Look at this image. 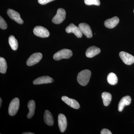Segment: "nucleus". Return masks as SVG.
Segmentation results:
<instances>
[{
    "label": "nucleus",
    "mask_w": 134,
    "mask_h": 134,
    "mask_svg": "<svg viewBox=\"0 0 134 134\" xmlns=\"http://www.w3.org/2000/svg\"><path fill=\"white\" fill-rule=\"evenodd\" d=\"M100 48L96 46L91 47L86 50V55L88 58H92L100 53Z\"/></svg>",
    "instance_id": "16"
},
{
    "label": "nucleus",
    "mask_w": 134,
    "mask_h": 134,
    "mask_svg": "<svg viewBox=\"0 0 134 134\" xmlns=\"http://www.w3.org/2000/svg\"><path fill=\"white\" fill-rule=\"evenodd\" d=\"M84 2L87 5H94L99 6L100 4L99 0H84Z\"/></svg>",
    "instance_id": "23"
},
{
    "label": "nucleus",
    "mask_w": 134,
    "mask_h": 134,
    "mask_svg": "<svg viewBox=\"0 0 134 134\" xmlns=\"http://www.w3.org/2000/svg\"><path fill=\"white\" fill-rule=\"evenodd\" d=\"M119 22V19L117 16H114L112 18L107 19L104 22V25L108 29H113L115 27Z\"/></svg>",
    "instance_id": "15"
},
{
    "label": "nucleus",
    "mask_w": 134,
    "mask_h": 134,
    "mask_svg": "<svg viewBox=\"0 0 134 134\" xmlns=\"http://www.w3.org/2000/svg\"><path fill=\"white\" fill-rule=\"evenodd\" d=\"M101 134H111L112 133L109 130L106 129H104L101 130L100 132Z\"/></svg>",
    "instance_id": "26"
},
{
    "label": "nucleus",
    "mask_w": 134,
    "mask_h": 134,
    "mask_svg": "<svg viewBox=\"0 0 134 134\" xmlns=\"http://www.w3.org/2000/svg\"><path fill=\"white\" fill-rule=\"evenodd\" d=\"M54 81L53 79L50 77L45 76L39 77L33 81L34 85H40L42 84L51 83Z\"/></svg>",
    "instance_id": "14"
},
{
    "label": "nucleus",
    "mask_w": 134,
    "mask_h": 134,
    "mask_svg": "<svg viewBox=\"0 0 134 134\" xmlns=\"http://www.w3.org/2000/svg\"><path fill=\"white\" fill-rule=\"evenodd\" d=\"M101 97L104 105L105 106H108L111 100L112 96L111 94L108 92H104L102 93Z\"/></svg>",
    "instance_id": "19"
},
{
    "label": "nucleus",
    "mask_w": 134,
    "mask_h": 134,
    "mask_svg": "<svg viewBox=\"0 0 134 134\" xmlns=\"http://www.w3.org/2000/svg\"><path fill=\"white\" fill-rule=\"evenodd\" d=\"M131 102V98L130 96H126L122 97L120 100L118 105V110L119 111H122L125 106L130 104Z\"/></svg>",
    "instance_id": "13"
},
{
    "label": "nucleus",
    "mask_w": 134,
    "mask_h": 134,
    "mask_svg": "<svg viewBox=\"0 0 134 134\" xmlns=\"http://www.w3.org/2000/svg\"><path fill=\"white\" fill-rule=\"evenodd\" d=\"M9 43L12 50H16L18 48V42L16 39L13 36H10L9 38Z\"/></svg>",
    "instance_id": "21"
},
{
    "label": "nucleus",
    "mask_w": 134,
    "mask_h": 134,
    "mask_svg": "<svg viewBox=\"0 0 134 134\" xmlns=\"http://www.w3.org/2000/svg\"><path fill=\"white\" fill-rule=\"evenodd\" d=\"M133 12H134V10H133Z\"/></svg>",
    "instance_id": "29"
},
{
    "label": "nucleus",
    "mask_w": 134,
    "mask_h": 134,
    "mask_svg": "<svg viewBox=\"0 0 134 134\" xmlns=\"http://www.w3.org/2000/svg\"><path fill=\"white\" fill-rule=\"evenodd\" d=\"M7 65L4 58H0V72L2 74H5L7 72Z\"/></svg>",
    "instance_id": "22"
},
{
    "label": "nucleus",
    "mask_w": 134,
    "mask_h": 134,
    "mask_svg": "<svg viewBox=\"0 0 134 134\" xmlns=\"http://www.w3.org/2000/svg\"><path fill=\"white\" fill-rule=\"evenodd\" d=\"M33 32L36 36L41 38L48 37L50 36L48 30L42 26H36L34 29Z\"/></svg>",
    "instance_id": "5"
},
{
    "label": "nucleus",
    "mask_w": 134,
    "mask_h": 134,
    "mask_svg": "<svg viewBox=\"0 0 134 134\" xmlns=\"http://www.w3.org/2000/svg\"><path fill=\"white\" fill-rule=\"evenodd\" d=\"M0 101H1V102H0V107H1L2 105V98H0Z\"/></svg>",
    "instance_id": "28"
},
{
    "label": "nucleus",
    "mask_w": 134,
    "mask_h": 134,
    "mask_svg": "<svg viewBox=\"0 0 134 134\" xmlns=\"http://www.w3.org/2000/svg\"><path fill=\"white\" fill-rule=\"evenodd\" d=\"M19 98H15L12 99L10 103L8 109L9 114L10 116H14L16 114L19 109Z\"/></svg>",
    "instance_id": "4"
},
{
    "label": "nucleus",
    "mask_w": 134,
    "mask_h": 134,
    "mask_svg": "<svg viewBox=\"0 0 134 134\" xmlns=\"http://www.w3.org/2000/svg\"><path fill=\"white\" fill-rule=\"evenodd\" d=\"M66 31L68 33H73L77 38L82 37L83 33L78 27L73 24H70L66 29Z\"/></svg>",
    "instance_id": "8"
},
{
    "label": "nucleus",
    "mask_w": 134,
    "mask_h": 134,
    "mask_svg": "<svg viewBox=\"0 0 134 134\" xmlns=\"http://www.w3.org/2000/svg\"><path fill=\"white\" fill-rule=\"evenodd\" d=\"M78 27L81 30L82 33L83 34L88 38H90L92 36V32L90 26L85 23L80 24Z\"/></svg>",
    "instance_id": "9"
},
{
    "label": "nucleus",
    "mask_w": 134,
    "mask_h": 134,
    "mask_svg": "<svg viewBox=\"0 0 134 134\" xmlns=\"http://www.w3.org/2000/svg\"><path fill=\"white\" fill-rule=\"evenodd\" d=\"M8 26L7 23L5 20L2 17L0 16V27L1 29L3 30H5L7 28Z\"/></svg>",
    "instance_id": "24"
},
{
    "label": "nucleus",
    "mask_w": 134,
    "mask_h": 134,
    "mask_svg": "<svg viewBox=\"0 0 134 134\" xmlns=\"http://www.w3.org/2000/svg\"><path fill=\"white\" fill-rule=\"evenodd\" d=\"M54 1V0H38V2L41 5H44Z\"/></svg>",
    "instance_id": "25"
},
{
    "label": "nucleus",
    "mask_w": 134,
    "mask_h": 134,
    "mask_svg": "<svg viewBox=\"0 0 134 134\" xmlns=\"http://www.w3.org/2000/svg\"><path fill=\"white\" fill-rule=\"evenodd\" d=\"M62 99L66 104L72 108L78 109L80 108L79 103L74 99L69 98L66 96H63Z\"/></svg>",
    "instance_id": "12"
},
{
    "label": "nucleus",
    "mask_w": 134,
    "mask_h": 134,
    "mask_svg": "<svg viewBox=\"0 0 134 134\" xmlns=\"http://www.w3.org/2000/svg\"><path fill=\"white\" fill-rule=\"evenodd\" d=\"M91 72L89 70H84L79 72L77 76V81L82 86H86L88 83L91 76Z\"/></svg>",
    "instance_id": "1"
},
{
    "label": "nucleus",
    "mask_w": 134,
    "mask_h": 134,
    "mask_svg": "<svg viewBox=\"0 0 134 134\" xmlns=\"http://www.w3.org/2000/svg\"><path fill=\"white\" fill-rule=\"evenodd\" d=\"M119 55L123 62L127 65H131L134 63V57L129 53L125 52L120 53Z\"/></svg>",
    "instance_id": "7"
},
{
    "label": "nucleus",
    "mask_w": 134,
    "mask_h": 134,
    "mask_svg": "<svg viewBox=\"0 0 134 134\" xmlns=\"http://www.w3.org/2000/svg\"><path fill=\"white\" fill-rule=\"evenodd\" d=\"M73 54L72 51L68 49H63L58 51L53 56L54 59L59 60L63 59H68L71 58Z\"/></svg>",
    "instance_id": "2"
},
{
    "label": "nucleus",
    "mask_w": 134,
    "mask_h": 134,
    "mask_svg": "<svg viewBox=\"0 0 134 134\" xmlns=\"http://www.w3.org/2000/svg\"><path fill=\"white\" fill-rule=\"evenodd\" d=\"M23 134H34V133H31V132H25V133H23Z\"/></svg>",
    "instance_id": "27"
},
{
    "label": "nucleus",
    "mask_w": 134,
    "mask_h": 134,
    "mask_svg": "<svg viewBox=\"0 0 134 134\" xmlns=\"http://www.w3.org/2000/svg\"><path fill=\"white\" fill-rule=\"evenodd\" d=\"M44 120L47 125L52 126L54 124V119L53 115L48 110H46L44 114Z\"/></svg>",
    "instance_id": "17"
},
{
    "label": "nucleus",
    "mask_w": 134,
    "mask_h": 134,
    "mask_svg": "<svg viewBox=\"0 0 134 134\" xmlns=\"http://www.w3.org/2000/svg\"><path fill=\"white\" fill-rule=\"evenodd\" d=\"M28 107L29 109V113L27 114V118L31 119L34 115L36 108V104L33 100H30L28 104Z\"/></svg>",
    "instance_id": "18"
},
{
    "label": "nucleus",
    "mask_w": 134,
    "mask_h": 134,
    "mask_svg": "<svg viewBox=\"0 0 134 134\" xmlns=\"http://www.w3.org/2000/svg\"><path fill=\"white\" fill-rule=\"evenodd\" d=\"M107 81L111 85H115L118 82V78L114 73H110L108 75L107 77Z\"/></svg>",
    "instance_id": "20"
},
{
    "label": "nucleus",
    "mask_w": 134,
    "mask_h": 134,
    "mask_svg": "<svg viewBox=\"0 0 134 134\" xmlns=\"http://www.w3.org/2000/svg\"><path fill=\"white\" fill-rule=\"evenodd\" d=\"M7 14L10 19L14 20L18 23L20 24H23V21L21 18L20 14L18 12L13 9H8L7 10Z\"/></svg>",
    "instance_id": "10"
},
{
    "label": "nucleus",
    "mask_w": 134,
    "mask_h": 134,
    "mask_svg": "<svg viewBox=\"0 0 134 134\" xmlns=\"http://www.w3.org/2000/svg\"><path fill=\"white\" fill-rule=\"evenodd\" d=\"M66 12L63 9L59 8L57 10L56 14L53 18L52 22L56 24H59L62 23L66 18Z\"/></svg>",
    "instance_id": "3"
},
{
    "label": "nucleus",
    "mask_w": 134,
    "mask_h": 134,
    "mask_svg": "<svg viewBox=\"0 0 134 134\" xmlns=\"http://www.w3.org/2000/svg\"><path fill=\"white\" fill-rule=\"evenodd\" d=\"M58 125L60 131L63 133L65 131L67 126V121L66 117L64 114H60L58 115Z\"/></svg>",
    "instance_id": "11"
},
{
    "label": "nucleus",
    "mask_w": 134,
    "mask_h": 134,
    "mask_svg": "<svg viewBox=\"0 0 134 134\" xmlns=\"http://www.w3.org/2000/svg\"><path fill=\"white\" fill-rule=\"evenodd\" d=\"M43 55L40 53H36L32 54L26 61L28 66H32L37 63L42 59Z\"/></svg>",
    "instance_id": "6"
}]
</instances>
